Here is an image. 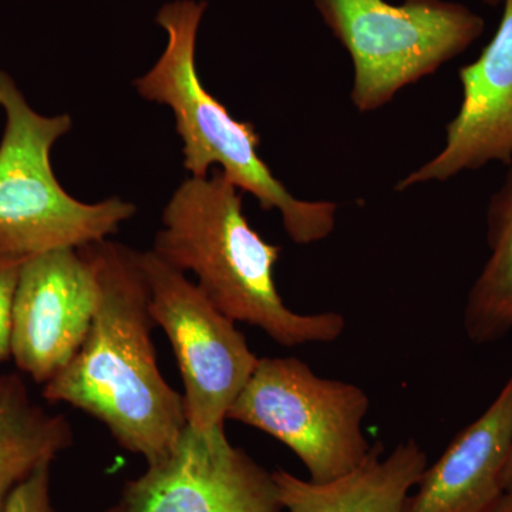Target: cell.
Segmentation results:
<instances>
[{
    "instance_id": "cell-1",
    "label": "cell",
    "mask_w": 512,
    "mask_h": 512,
    "mask_svg": "<svg viewBox=\"0 0 512 512\" xmlns=\"http://www.w3.org/2000/svg\"><path fill=\"white\" fill-rule=\"evenodd\" d=\"M86 248L99 281L96 313L83 345L45 384L43 397L89 414L124 450L156 464L173 453L188 419L184 396L158 367L141 252L109 239Z\"/></svg>"
},
{
    "instance_id": "cell-2",
    "label": "cell",
    "mask_w": 512,
    "mask_h": 512,
    "mask_svg": "<svg viewBox=\"0 0 512 512\" xmlns=\"http://www.w3.org/2000/svg\"><path fill=\"white\" fill-rule=\"evenodd\" d=\"M153 251L198 288L225 316L259 328L284 348L332 343L343 335L338 312L299 313L275 282L281 247L269 244L244 214V192L215 168L185 180L165 205Z\"/></svg>"
},
{
    "instance_id": "cell-3",
    "label": "cell",
    "mask_w": 512,
    "mask_h": 512,
    "mask_svg": "<svg viewBox=\"0 0 512 512\" xmlns=\"http://www.w3.org/2000/svg\"><path fill=\"white\" fill-rule=\"evenodd\" d=\"M205 9L207 3L195 0H175L160 9L157 23L167 33V46L153 69L134 82L137 93L173 110L191 177H207L215 165L239 190L254 195L262 210L278 211L295 244L323 241L335 231L338 204L292 195L259 156L254 124L235 119L202 84L195 49Z\"/></svg>"
},
{
    "instance_id": "cell-4",
    "label": "cell",
    "mask_w": 512,
    "mask_h": 512,
    "mask_svg": "<svg viewBox=\"0 0 512 512\" xmlns=\"http://www.w3.org/2000/svg\"><path fill=\"white\" fill-rule=\"evenodd\" d=\"M0 107L6 117L0 141V251L28 258L86 247L117 234L137 214L133 202L113 197L87 204L60 185L50 153L72 130L69 114L37 113L5 72H0Z\"/></svg>"
},
{
    "instance_id": "cell-5",
    "label": "cell",
    "mask_w": 512,
    "mask_h": 512,
    "mask_svg": "<svg viewBox=\"0 0 512 512\" xmlns=\"http://www.w3.org/2000/svg\"><path fill=\"white\" fill-rule=\"evenodd\" d=\"M353 64L350 101L359 113L392 103L483 35L484 19L447 0H315Z\"/></svg>"
},
{
    "instance_id": "cell-6",
    "label": "cell",
    "mask_w": 512,
    "mask_h": 512,
    "mask_svg": "<svg viewBox=\"0 0 512 512\" xmlns=\"http://www.w3.org/2000/svg\"><path fill=\"white\" fill-rule=\"evenodd\" d=\"M370 400L357 384L325 379L298 357H259L227 420L254 427L291 448L309 480L348 476L369 456L363 421Z\"/></svg>"
},
{
    "instance_id": "cell-7",
    "label": "cell",
    "mask_w": 512,
    "mask_h": 512,
    "mask_svg": "<svg viewBox=\"0 0 512 512\" xmlns=\"http://www.w3.org/2000/svg\"><path fill=\"white\" fill-rule=\"evenodd\" d=\"M140 258L151 316L170 340L183 376L188 427L198 434L224 431L229 407L259 357L249 349L237 322L217 309L183 272L165 264L153 249L141 252Z\"/></svg>"
},
{
    "instance_id": "cell-8",
    "label": "cell",
    "mask_w": 512,
    "mask_h": 512,
    "mask_svg": "<svg viewBox=\"0 0 512 512\" xmlns=\"http://www.w3.org/2000/svg\"><path fill=\"white\" fill-rule=\"evenodd\" d=\"M104 512H285L274 473L224 431L185 429L173 453L127 481Z\"/></svg>"
},
{
    "instance_id": "cell-9",
    "label": "cell",
    "mask_w": 512,
    "mask_h": 512,
    "mask_svg": "<svg viewBox=\"0 0 512 512\" xmlns=\"http://www.w3.org/2000/svg\"><path fill=\"white\" fill-rule=\"evenodd\" d=\"M99 302L96 266L86 247L28 256L12 303L10 357L36 383L62 372L83 345Z\"/></svg>"
},
{
    "instance_id": "cell-10",
    "label": "cell",
    "mask_w": 512,
    "mask_h": 512,
    "mask_svg": "<svg viewBox=\"0 0 512 512\" xmlns=\"http://www.w3.org/2000/svg\"><path fill=\"white\" fill-rule=\"evenodd\" d=\"M463 99L439 153L402 178L396 191L446 183L490 163L512 164V0L480 57L458 72Z\"/></svg>"
},
{
    "instance_id": "cell-11",
    "label": "cell",
    "mask_w": 512,
    "mask_h": 512,
    "mask_svg": "<svg viewBox=\"0 0 512 512\" xmlns=\"http://www.w3.org/2000/svg\"><path fill=\"white\" fill-rule=\"evenodd\" d=\"M512 450V376L493 404L421 474L403 512H490Z\"/></svg>"
},
{
    "instance_id": "cell-12",
    "label": "cell",
    "mask_w": 512,
    "mask_h": 512,
    "mask_svg": "<svg viewBox=\"0 0 512 512\" xmlns=\"http://www.w3.org/2000/svg\"><path fill=\"white\" fill-rule=\"evenodd\" d=\"M427 468V454L413 439L384 454L372 444L362 466L328 484L272 471L286 512H403L410 491Z\"/></svg>"
},
{
    "instance_id": "cell-13",
    "label": "cell",
    "mask_w": 512,
    "mask_h": 512,
    "mask_svg": "<svg viewBox=\"0 0 512 512\" xmlns=\"http://www.w3.org/2000/svg\"><path fill=\"white\" fill-rule=\"evenodd\" d=\"M73 441L69 420L33 402L22 377L0 376V512L20 483Z\"/></svg>"
},
{
    "instance_id": "cell-14",
    "label": "cell",
    "mask_w": 512,
    "mask_h": 512,
    "mask_svg": "<svg viewBox=\"0 0 512 512\" xmlns=\"http://www.w3.org/2000/svg\"><path fill=\"white\" fill-rule=\"evenodd\" d=\"M487 212L490 258L468 292L464 330L474 345H491L512 329V164Z\"/></svg>"
},
{
    "instance_id": "cell-15",
    "label": "cell",
    "mask_w": 512,
    "mask_h": 512,
    "mask_svg": "<svg viewBox=\"0 0 512 512\" xmlns=\"http://www.w3.org/2000/svg\"><path fill=\"white\" fill-rule=\"evenodd\" d=\"M25 259L0 251V363L10 357L13 295Z\"/></svg>"
},
{
    "instance_id": "cell-16",
    "label": "cell",
    "mask_w": 512,
    "mask_h": 512,
    "mask_svg": "<svg viewBox=\"0 0 512 512\" xmlns=\"http://www.w3.org/2000/svg\"><path fill=\"white\" fill-rule=\"evenodd\" d=\"M3 512H57L50 497V464L37 468L13 490Z\"/></svg>"
},
{
    "instance_id": "cell-17",
    "label": "cell",
    "mask_w": 512,
    "mask_h": 512,
    "mask_svg": "<svg viewBox=\"0 0 512 512\" xmlns=\"http://www.w3.org/2000/svg\"><path fill=\"white\" fill-rule=\"evenodd\" d=\"M490 512H512V494L501 495L500 500Z\"/></svg>"
},
{
    "instance_id": "cell-18",
    "label": "cell",
    "mask_w": 512,
    "mask_h": 512,
    "mask_svg": "<svg viewBox=\"0 0 512 512\" xmlns=\"http://www.w3.org/2000/svg\"><path fill=\"white\" fill-rule=\"evenodd\" d=\"M503 490L505 494H512V450L510 460H508L507 467H505L504 471Z\"/></svg>"
},
{
    "instance_id": "cell-19",
    "label": "cell",
    "mask_w": 512,
    "mask_h": 512,
    "mask_svg": "<svg viewBox=\"0 0 512 512\" xmlns=\"http://www.w3.org/2000/svg\"><path fill=\"white\" fill-rule=\"evenodd\" d=\"M483 2L490 6H498L500 3H504L505 0H483Z\"/></svg>"
}]
</instances>
